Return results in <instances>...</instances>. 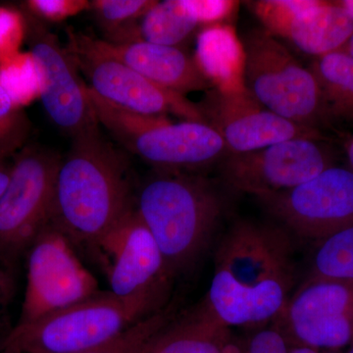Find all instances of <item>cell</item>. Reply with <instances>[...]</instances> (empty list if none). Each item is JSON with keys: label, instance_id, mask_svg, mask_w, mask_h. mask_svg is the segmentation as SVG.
Here are the masks:
<instances>
[{"label": "cell", "instance_id": "obj_6", "mask_svg": "<svg viewBox=\"0 0 353 353\" xmlns=\"http://www.w3.org/2000/svg\"><path fill=\"white\" fill-rule=\"evenodd\" d=\"M62 158L27 148L14 160L8 187L0 199V261L13 267L51 223L55 181Z\"/></svg>", "mask_w": 353, "mask_h": 353}, {"label": "cell", "instance_id": "obj_14", "mask_svg": "<svg viewBox=\"0 0 353 353\" xmlns=\"http://www.w3.org/2000/svg\"><path fill=\"white\" fill-rule=\"evenodd\" d=\"M280 319L292 334L314 348H341L353 339V285L309 280L290 299Z\"/></svg>", "mask_w": 353, "mask_h": 353}, {"label": "cell", "instance_id": "obj_23", "mask_svg": "<svg viewBox=\"0 0 353 353\" xmlns=\"http://www.w3.org/2000/svg\"><path fill=\"white\" fill-rule=\"evenodd\" d=\"M309 280H328L353 285V227L319 241Z\"/></svg>", "mask_w": 353, "mask_h": 353}, {"label": "cell", "instance_id": "obj_4", "mask_svg": "<svg viewBox=\"0 0 353 353\" xmlns=\"http://www.w3.org/2000/svg\"><path fill=\"white\" fill-rule=\"evenodd\" d=\"M171 289L131 296L101 292L38 321L16 325L0 350L20 353H81L99 347L168 304Z\"/></svg>", "mask_w": 353, "mask_h": 353}, {"label": "cell", "instance_id": "obj_9", "mask_svg": "<svg viewBox=\"0 0 353 353\" xmlns=\"http://www.w3.org/2000/svg\"><path fill=\"white\" fill-rule=\"evenodd\" d=\"M27 36L37 87L51 121L72 139L99 128L87 85L67 48L34 17L28 19Z\"/></svg>", "mask_w": 353, "mask_h": 353}, {"label": "cell", "instance_id": "obj_28", "mask_svg": "<svg viewBox=\"0 0 353 353\" xmlns=\"http://www.w3.org/2000/svg\"><path fill=\"white\" fill-rule=\"evenodd\" d=\"M199 24H220L233 12L236 2L226 0H190Z\"/></svg>", "mask_w": 353, "mask_h": 353}, {"label": "cell", "instance_id": "obj_16", "mask_svg": "<svg viewBox=\"0 0 353 353\" xmlns=\"http://www.w3.org/2000/svg\"><path fill=\"white\" fill-rule=\"evenodd\" d=\"M95 46L119 60L158 87L183 95L205 90L212 83L202 73L196 59L175 46L145 41L129 43L94 39Z\"/></svg>", "mask_w": 353, "mask_h": 353}, {"label": "cell", "instance_id": "obj_21", "mask_svg": "<svg viewBox=\"0 0 353 353\" xmlns=\"http://www.w3.org/2000/svg\"><path fill=\"white\" fill-rule=\"evenodd\" d=\"M225 328L202 308L183 319H176L153 353H224L219 339Z\"/></svg>", "mask_w": 353, "mask_h": 353}, {"label": "cell", "instance_id": "obj_2", "mask_svg": "<svg viewBox=\"0 0 353 353\" xmlns=\"http://www.w3.org/2000/svg\"><path fill=\"white\" fill-rule=\"evenodd\" d=\"M134 206L126 159L99 128L72 139L58 168L51 224L90 248Z\"/></svg>", "mask_w": 353, "mask_h": 353}, {"label": "cell", "instance_id": "obj_15", "mask_svg": "<svg viewBox=\"0 0 353 353\" xmlns=\"http://www.w3.org/2000/svg\"><path fill=\"white\" fill-rule=\"evenodd\" d=\"M121 143L148 163L173 173L205 166L230 153L214 127L196 121H170Z\"/></svg>", "mask_w": 353, "mask_h": 353}, {"label": "cell", "instance_id": "obj_1", "mask_svg": "<svg viewBox=\"0 0 353 353\" xmlns=\"http://www.w3.org/2000/svg\"><path fill=\"white\" fill-rule=\"evenodd\" d=\"M285 230L239 221L221 236L204 310L224 327L280 319L296 281V262Z\"/></svg>", "mask_w": 353, "mask_h": 353}, {"label": "cell", "instance_id": "obj_37", "mask_svg": "<svg viewBox=\"0 0 353 353\" xmlns=\"http://www.w3.org/2000/svg\"><path fill=\"white\" fill-rule=\"evenodd\" d=\"M347 353H353V339L352 343H350V348Z\"/></svg>", "mask_w": 353, "mask_h": 353}, {"label": "cell", "instance_id": "obj_20", "mask_svg": "<svg viewBox=\"0 0 353 353\" xmlns=\"http://www.w3.org/2000/svg\"><path fill=\"white\" fill-rule=\"evenodd\" d=\"M199 24L190 0L157 1L141 18L138 34L139 41L175 46L187 41Z\"/></svg>", "mask_w": 353, "mask_h": 353}, {"label": "cell", "instance_id": "obj_25", "mask_svg": "<svg viewBox=\"0 0 353 353\" xmlns=\"http://www.w3.org/2000/svg\"><path fill=\"white\" fill-rule=\"evenodd\" d=\"M155 3L152 0H95L90 2V8L102 26L115 31L131 27Z\"/></svg>", "mask_w": 353, "mask_h": 353}, {"label": "cell", "instance_id": "obj_7", "mask_svg": "<svg viewBox=\"0 0 353 353\" xmlns=\"http://www.w3.org/2000/svg\"><path fill=\"white\" fill-rule=\"evenodd\" d=\"M26 255L27 285L17 325L31 324L101 292L73 243L51 223Z\"/></svg>", "mask_w": 353, "mask_h": 353}, {"label": "cell", "instance_id": "obj_8", "mask_svg": "<svg viewBox=\"0 0 353 353\" xmlns=\"http://www.w3.org/2000/svg\"><path fill=\"white\" fill-rule=\"evenodd\" d=\"M67 50L87 77L92 92L114 105L146 116L171 113L185 121L205 122L201 109L185 97L158 87L119 60L106 54L94 39L68 31Z\"/></svg>", "mask_w": 353, "mask_h": 353}, {"label": "cell", "instance_id": "obj_34", "mask_svg": "<svg viewBox=\"0 0 353 353\" xmlns=\"http://www.w3.org/2000/svg\"><path fill=\"white\" fill-rule=\"evenodd\" d=\"M340 50L347 53L348 55L353 57V34L352 36L350 37V39H348L347 43H345Z\"/></svg>", "mask_w": 353, "mask_h": 353}, {"label": "cell", "instance_id": "obj_22", "mask_svg": "<svg viewBox=\"0 0 353 353\" xmlns=\"http://www.w3.org/2000/svg\"><path fill=\"white\" fill-rule=\"evenodd\" d=\"M176 315L175 303H169L106 343L81 353H153L165 333L178 319Z\"/></svg>", "mask_w": 353, "mask_h": 353}, {"label": "cell", "instance_id": "obj_10", "mask_svg": "<svg viewBox=\"0 0 353 353\" xmlns=\"http://www.w3.org/2000/svg\"><path fill=\"white\" fill-rule=\"evenodd\" d=\"M333 166L322 141L294 139L245 153H229L222 175L230 187L257 199L294 189Z\"/></svg>", "mask_w": 353, "mask_h": 353}, {"label": "cell", "instance_id": "obj_36", "mask_svg": "<svg viewBox=\"0 0 353 353\" xmlns=\"http://www.w3.org/2000/svg\"><path fill=\"white\" fill-rule=\"evenodd\" d=\"M0 353H20L10 350H0Z\"/></svg>", "mask_w": 353, "mask_h": 353}, {"label": "cell", "instance_id": "obj_32", "mask_svg": "<svg viewBox=\"0 0 353 353\" xmlns=\"http://www.w3.org/2000/svg\"><path fill=\"white\" fill-rule=\"evenodd\" d=\"M11 279L6 270L0 268V315L3 312L7 304L9 303V299L11 296Z\"/></svg>", "mask_w": 353, "mask_h": 353}, {"label": "cell", "instance_id": "obj_19", "mask_svg": "<svg viewBox=\"0 0 353 353\" xmlns=\"http://www.w3.org/2000/svg\"><path fill=\"white\" fill-rule=\"evenodd\" d=\"M315 77L327 121L353 123V57L338 50L308 67Z\"/></svg>", "mask_w": 353, "mask_h": 353}, {"label": "cell", "instance_id": "obj_31", "mask_svg": "<svg viewBox=\"0 0 353 353\" xmlns=\"http://www.w3.org/2000/svg\"><path fill=\"white\" fill-rule=\"evenodd\" d=\"M11 153L12 152H0V199L8 187L11 173H12L14 161L9 162Z\"/></svg>", "mask_w": 353, "mask_h": 353}, {"label": "cell", "instance_id": "obj_24", "mask_svg": "<svg viewBox=\"0 0 353 353\" xmlns=\"http://www.w3.org/2000/svg\"><path fill=\"white\" fill-rule=\"evenodd\" d=\"M87 94L99 123L120 141L170 122L165 116H146L114 105L101 99L87 85Z\"/></svg>", "mask_w": 353, "mask_h": 353}, {"label": "cell", "instance_id": "obj_33", "mask_svg": "<svg viewBox=\"0 0 353 353\" xmlns=\"http://www.w3.org/2000/svg\"><path fill=\"white\" fill-rule=\"evenodd\" d=\"M345 150H347V155L348 158V162L350 164V168L353 171V136L352 138L348 139L347 143H345Z\"/></svg>", "mask_w": 353, "mask_h": 353}, {"label": "cell", "instance_id": "obj_30", "mask_svg": "<svg viewBox=\"0 0 353 353\" xmlns=\"http://www.w3.org/2000/svg\"><path fill=\"white\" fill-rule=\"evenodd\" d=\"M284 336L275 329H264L253 336L248 353H289Z\"/></svg>", "mask_w": 353, "mask_h": 353}, {"label": "cell", "instance_id": "obj_18", "mask_svg": "<svg viewBox=\"0 0 353 353\" xmlns=\"http://www.w3.org/2000/svg\"><path fill=\"white\" fill-rule=\"evenodd\" d=\"M194 59L216 90L223 92L245 90V48L231 26L215 24L205 28L197 39Z\"/></svg>", "mask_w": 353, "mask_h": 353}, {"label": "cell", "instance_id": "obj_29", "mask_svg": "<svg viewBox=\"0 0 353 353\" xmlns=\"http://www.w3.org/2000/svg\"><path fill=\"white\" fill-rule=\"evenodd\" d=\"M21 32L19 16L0 8V59L10 54Z\"/></svg>", "mask_w": 353, "mask_h": 353}, {"label": "cell", "instance_id": "obj_35", "mask_svg": "<svg viewBox=\"0 0 353 353\" xmlns=\"http://www.w3.org/2000/svg\"><path fill=\"white\" fill-rule=\"evenodd\" d=\"M289 353H318L316 352L314 348L307 347H297L294 348V350H292V352H290Z\"/></svg>", "mask_w": 353, "mask_h": 353}, {"label": "cell", "instance_id": "obj_26", "mask_svg": "<svg viewBox=\"0 0 353 353\" xmlns=\"http://www.w3.org/2000/svg\"><path fill=\"white\" fill-rule=\"evenodd\" d=\"M26 126L20 106L0 83V152H14L22 143Z\"/></svg>", "mask_w": 353, "mask_h": 353}, {"label": "cell", "instance_id": "obj_3", "mask_svg": "<svg viewBox=\"0 0 353 353\" xmlns=\"http://www.w3.org/2000/svg\"><path fill=\"white\" fill-rule=\"evenodd\" d=\"M136 209L173 279L194 268L208 250L222 216L223 202L203 178L164 172L143 185Z\"/></svg>", "mask_w": 353, "mask_h": 353}, {"label": "cell", "instance_id": "obj_5", "mask_svg": "<svg viewBox=\"0 0 353 353\" xmlns=\"http://www.w3.org/2000/svg\"><path fill=\"white\" fill-rule=\"evenodd\" d=\"M241 41L246 92L281 117L320 131L319 126L328 121L319 87L308 67L264 29L252 30Z\"/></svg>", "mask_w": 353, "mask_h": 353}, {"label": "cell", "instance_id": "obj_17", "mask_svg": "<svg viewBox=\"0 0 353 353\" xmlns=\"http://www.w3.org/2000/svg\"><path fill=\"white\" fill-rule=\"evenodd\" d=\"M353 34V19L336 2L305 0L272 36L282 37L299 50L320 57L341 50Z\"/></svg>", "mask_w": 353, "mask_h": 353}, {"label": "cell", "instance_id": "obj_11", "mask_svg": "<svg viewBox=\"0 0 353 353\" xmlns=\"http://www.w3.org/2000/svg\"><path fill=\"white\" fill-rule=\"evenodd\" d=\"M259 201L299 236L321 241L353 227V171L331 166L294 189Z\"/></svg>", "mask_w": 353, "mask_h": 353}, {"label": "cell", "instance_id": "obj_12", "mask_svg": "<svg viewBox=\"0 0 353 353\" xmlns=\"http://www.w3.org/2000/svg\"><path fill=\"white\" fill-rule=\"evenodd\" d=\"M90 248L99 259L113 294L131 296L171 289L173 279L136 206Z\"/></svg>", "mask_w": 353, "mask_h": 353}, {"label": "cell", "instance_id": "obj_27", "mask_svg": "<svg viewBox=\"0 0 353 353\" xmlns=\"http://www.w3.org/2000/svg\"><path fill=\"white\" fill-rule=\"evenodd\" d=\"M30 10L50 21H61L69 16L90 8V2L80 0H32L27 4Z\"/></svg>", "mask_w": 353, "mask_h": 353}, {"label": "cell", "instance_id": "obj_13", "mask_svg": "<svg viewBox=\"0 0 353 353\" xmlns=\"http://www.w3.org/2000/svg\"><path fill=\"white\" fill-rule=\"evenodd\" d=\"M206 123L221 134L230 153H245L294 139L322 141L321 132L296 124L262 106L246 90H213L199 105Z\"/></svg>", "mask_w": 353, "mask_h": 353}]
</instances>
